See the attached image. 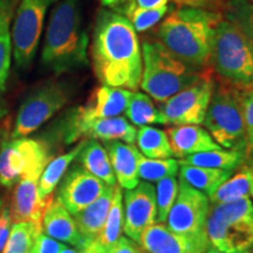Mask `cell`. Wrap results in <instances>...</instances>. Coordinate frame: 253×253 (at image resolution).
I'll list each match as a JSON object with an SVG mask.
<instances>
[{
	"label": "cell",
	"instance_id": "obj_1",
	"mask_svg": "<svg viewBox=\"0 0 253 253\" xmlns=\"http://www.w3.org/2000/svg\"><path fill=\"white\" fill-rule=\"evenodd\" d=\"M91 61L103 86L136 91L142 79V47L128 19L113 9H100L91 41Z\"/></svg>",
	"mask_w": 253,
	"mask_h": 253
},
{
	"label": "cell",
	"instance_id": "obj_2",
	"mask_svg": "<svg viewBox=\"0 0 253 253\" xmlns=\"http://www.w3.org/2000/svg\"><path fill=\"white\" fill-rule=\"evenodd\" d=\"M221 19L210 9L181 6L158 27V42L188 67L203 72L211 62L214 30Z\"/></svg>",
	"mask_w": 253,
	"mask_h": 253
},
{
	"label": "cell",
	"instance_id": "obj_3",
	"mask_svg": "<svg viewBox=\"0 0 253 253\" xmlns=\"http://www.w3.org/2000/svg\"><path fill=\"white\" fill-rule=\"evenodd\" d=\"M88 42L80 0H61L53 8L47 26L42 65L58 75L86 67Z\"/></svg>",
	"mask_w": 253,
	"mask_h": 253
},
{
	"label": "cell",
	"instance_id": "obj_4",
	"mask_svg": "<svg viewBox=\"0 0 253 253\" xmlns=\"http://www.w3.org/2000/svg\"><path fill=\"white\" fill-rule=\"evenodd\" d=\"M142 63L140 87L157 104L192 86L205 74L188 67L158 41L143 43Z\"/></svg>",
	"mask_w": 253,
	"mask_h": 253
},
{
	"label": "cell",
	"instance_id": "obj_5",
	"mask_svg": "<svg viewBox=\"0 0 253 253\" xmlns=\"http://www.w3.org/2000/svg\"><path fill=\"white\" fill-rule=\"evenodd\" d=\"M207 233L211 249L224 253H253L252 199L211 204Z\"/></svg>",
	"mask_w": 253,
	"mask_h": 253
},
{
	"label": "cell",
	"instance_id": "obj_6",
	"mask_svg": "<svg viewBox=\"0 0 253 253\" xmlns=\"http://www.w3.org/2000/svg\"><path fill=\"white\" fill-rule=\"evenodd\" d=\"M203 123L221 148L246 155L248 137L238 87L223 80L214 81Z\"/></svg>",
	"mask_w": 253,
	"mask_h": 253
},
{
	"label": "cell",
	"instance_id": "obj_7",
	"mask_svg": "<svg viewBox=\"0 0 253 253\" xmlns=\"http://www.w3.org/2000/svg\"><path fill=\"white\" fill-rule=\"evenodd\" d=\"M210 63L227 84L237 87L253 84L252 43L226 19H221L214 30Z\"/></svg>",
	"mask_w": 253,
	"mask_h": 253
},
{
	"label": "cell",
	"instance_id": "obj_8",
	"mask_svg": "<svg viewBox=\"0 0 253 253\" xmlns=\"http://www.w3.org/2000/svg\"><path fill=\"white\" fill-rule=\"evenodd\" d=\"M132 91L123 88L100 86L84 106L69 110L62 122L61 134L66 143L84 138L87 126L96 120L120 116L126 112Z\"/></svg>",
	"mask_w": 253,
	"mask_h": 253
},
{
	"label": "cell",
	"instance_id": "obj_9",
	"mask_svg": "<svg viewBox=\"0 0 253 253\" xmlns=\"http://www.w3.org/2000/svg\"><path fill=\"white\" fill-rule=\"evenodd\" d=\"M50 160L46 141L31 137L4 141L0 148V184L12 188L24 176L40 177Z\"/></svg>",
	"mask_w": 253,
	"mask_h": 253
},
{
	"label": "cell",
	"instance_id": "obj_10",
	"mask_svg": "<svg viewBox=\"0 0 253 253\" xmlns=\"http://www.w3.org/2000/svg\"><path fill=\"white\" fill-rule=\"evenodd\" d=\"M71 97L67 84L49 81L41 84L23 101L15 118L12 138L26 137L61 110Z\"/></svg>",
	"mask_w": 253,
	"mask_h": 253
},
{
	"label": "cell",
	"instance_id": "obj_11",
	"mask_svg": "<svg viewBox=\"0 0 253 253\" xmlns=\"http://www.w3.org/2000/svg\"><path fill=\"white\" fill-rule=\"evenodd\" d=\"M58 0H20L12 26L13 56L18 68L30 67L36 58L48 8Z\"/></svg>",
	"mask_w": 253,
	"mask_h": 253
},
{
	"label": "cell",
	"instance_id": "obj_12",
	"mask_svg": "<svg viewBox=\"0 0 253 253\" xmlns=\"http://www.w3.org/2000/svg\"><path fill=\"white\" fill-rule=\"evenodd\" d=\"M210 208V199L207 195L179 181L178 194L168 214L166 225L179 235L209 239L207 221Z\"/></svg>",
	"mask_w": 253,
	"mask_h": 253
},
{
	"label": "cell",
	"instance_id": "obj_13",
	"mask_svg": "<svg viewBox=\"0 0 253 253\" xmlns=\"http://www.w3.org/2000/svg\"><path fill=\"white\" fill-rule=\"evenodd\" d=\"M214 87V80L205 73L201 80L179 91L166 102L158 103V109L166 119V125L201 126L204 122Z\"/></svg>",
	"mask_w": 253,
	"mask_h": 253
},
{
	"label": "cell",
	"instance_id": "obj_14",
	"mask_svg": "<svg viewBox=\"0 0 253 253\" xmlns=\"http://www.w3.org/2000/svg\"><path fill=\"white\" fill-rule=\"evenodd\" d=\"M123 196V232L138 244L142 232L157 223L156 189L151 183L142 181L134 189L126 190Z\"/></svg>",
	"mask_w": 253,
	"mask_h": 253
},
{
	"label": "cell",
	"instance_id": "obj_15",
	"mask_svg": "<svg viewBox=\"0 0 253 253\" xmlns=\"http://www.w3.org/2000/svg\"><path fill=\"white\" fill-rule=\"evenodd\" d=\"M106 183L91 175L84 167L74 166L67 170L59 183L56 198L71 214H75L96 201L104 190Z\"/></svg>",
	"mask_w": 253,
	"mask_h": 253
},
{
	"label": "cell",
	"instance_id": "obj_16",
	"mask_svg": "<svg viewBox=\"0 0 253 253\" xmlns=\"http://www.w3.org/2000/svg\"><path fill=\"white\" fill-rule=\"evenodd\" d=\"M138 245L144 253H205L211 248L209 239L179 235L160 223L142 232Z\"/></svg>",
	"mask_w": 253,
	"mask_h": 253
},
{
	"label": "cell",
	"instance_id": "obj_17",
	"mask_svg": "<svg viewBox=\"0 0 253 253\" xmlns=\"http://www.w3.org/2000/svg\"><path fill=\"white\" fill-rule=\"evenodd\" d=\"M39 178L36 176H24L17 183L9 202V213L13 223L30 221L42 229V217L45 210L52 199L50 195L42 199L39 195Z\"/></svg>",
	"mask_w": 253,
	"mask_h": 253
},
{
	"label": "cell",
	"instance_id": "obj_18",
	"mask_svg": "<svg viewBox=\"0 0 253 253\" xmlns=\"http://www.w3.org/2000/svg\"><path fill=\"white\" fill-rule=\"evenodd\" d=\"M42 232L50 238L75 246L80 251L86 246L75 224L74 217L58 198L52 197L47 205L42 217Z\"/></svg>",
	"mask_w": 253,
	"mask_h": 253
},
{
	"label": "cell",
	"instance_id": "obj_19",
	"mask_svg": "<svg viewBox=\"0 0 253 253\" xmlns=\"http://www.w3.org/2000/svg\"><path fill=\"white\" fill-rule=\"evenodd\" d=\"M166 132L171 147L172 156L179 160L190 155L221 149L210 132L201 126H175Z\"/></svg>",
	"mask_w": 253,
	"mask_h": 253
},
{
	"label": "cell",
	"instance_id": "obj_20",
	"mask_svg": "<svg viewBox=\"0 0 253 253\" xmlns=\"http://www.w3.org/2000/svg\"><path fill=\"white\" fill-rule=\"evenodd\" d=\"M108 153L116 182L125 190L134 189L140 183L138 162L143 156L134 144H126L121 141L104 142Z\"/></svg>",
	"mask_w": 253,
	"mask_h": 253
},
{
	"label": "cell",
	"instance_id": "obj_21",
	"mask_svg": "<svg viewBox=\"0 0 253 253\" xmlns=\"http://www.w3.org/2000/svg\"><path fill=\"white\" fill-rule=\"evenodd\" d=\"M114 186H107L103 194L96 201L88 205L80 212L73 214L79 232L84 239V244L93 242L102 232L107 216H108L110 204L113 201Z\"/></svg>",
	"mask_w": 253,
	"mask_h": 253
},
{
	"label": "cell",
	"instance_id": "obj_22",
	"mask_svg": "<svg viewBox=\"0 0 253 253\" xmlns=\"http://www.w3.org/2000/svg\"><path fill=\"white\" fill-rule=\"evenodd\" d=\"M137 128L123 116L96 120L87 126L84 137L109 142L121 141L126 144H134Z\"/></svg>",
	"mask_w": 253,
	"mask_h": 253
},
{
	"label": "cell",
	"instance_id": "obj_23",
	"mask_svg": "<svg viewBox=\"0 0 253 253\" xmlns=\"http://www.w3.org/2000/svg\"><path fill=\"white\" fill-rule=\"evenodd\" d=\"M77 158L80 166L84 167L91 175L100 178L107 185H116L118 182H116L108 153L99 141L93 140V138H89V141H84Z\"/></svg>",
	"mask_w": 253,
	"mask_h": 253
},
{
	"label": "cell",
	"instance_id": "obj_24",
	"mask_svg": "<svg viewBox=\"0 0 253 253\" xmlns=\"http://www.w3.org/2000/svg\"><path fill=\"white\" fill-rule=\"evenodd\" d=\"M19 0H0V94L5 90L12 59L11 23Z\"/></svg>",
	"mask_w": 253,
	"mask_h": 253
},
{
	"label": "cell",
	"instance_id": "obj_25",
	"mask_svg": "<svg viewBox=\"0 0 253 253\" xmlns=\"http://www.w3.org/2000/svg\"><path fill=\"white\" fill-rule=\"evenodd\" d=\"M235 171L231 170L211 169V168L181 166L179 169V181L186 183L198 191L203 192L210 197L216 190L229 179Z\"/></svg>",
	"mask_w": 253,
	"mask_h": 253
},
{
	"label": "cell",
	"instance_id": "obj_26",
	"mask_svg": "<svg viewBox=\"0 0 253 253\" xmlns=\"http://www.w3.org/2000/svg\"><path fill=\"white\" fill-rule=\"evenodd\" d=\"M246 155L244 153L235 150H211L205 153L190 155L182 160H178L179 166H194L211 168V169L231 170L235 171L237 168H240L244 164Z\"/></svg>",
	"mask_w": 253,
	"mask_h": 253
},
{
	"label": "cell",
	"instance_id": "obj_27",
	"mask_svg": "<svg viewBox=\"0 0 253 253\" xmlns=\"http://www.w3.org/2000/svg\"><path fill=\"white\" fill-rule=\"evenodd\" d=\"M84 141L80 142L78 144V147H75L74 149L68 151V153L49 161V163L47 164L42 173H41L39 178V184H38V186H39V195L41 198L47 199L50 195H53V191L59 185V183L61 182L65 173L69 169V166H71L73 161L77 160L82 145H84Z\"/></svg>",
	"mask_w": 253,
	"mask_h": 253
},
{
	"label": "cell",
	"instance_id": "obj_28",
	"mask_svg": "<svg viewBox=\"0 0 253 253\" xmlns=\"http://www.w3.org/2000/svg\"><path fill=\"white\" fill-rule=\"evenodd\" d=\"M126 119L135 126L166 125V119L148 94L132 91L126 109Z\"/></svg>",
	"mask_w": 253,
	"mask_h": 253
},
{
	"label": "cell",
	"instance_id": "obj_29",
	"mask_svg": "<svg viewBox=\"0 0 253 253\" xmlns=\"http://www.w3.org/2000/svg\"><path fill=\"white\" fill-rule=\"evenodd\" d=\"M136 143L140 153L147 158L166 160L172 157L169 138L167 132L162 129L151 126H140L136 135Z\"/></svg>",
	"mask_w": 253,
	"mask_h": 253
},
{
	"label": "cell",
	"instance_id": "obj_30",
	"mask_svg": "<svg viewBox=\"0 0 253 253\" xmlns=\"http://www.w3.org/2000/svg\"><path fill=\"white\" fill-rule=\"evenodd\" d=\"M125 226V212H123V194L122 188L116 184L114 188L113 201L110 204L108 216L104 223L102 232L97 237V240L109 250L118 242L123 233Z\"/></svg>",
	"mask_w": 253,
	"mask_h": 253
},
{
	"label": "cell",
	"instance_id": "obj_31",
	"mask_svg": "<svg viewBox=\"0 0 253 253\" xmlns=\"http://www.w3.org/2000/svg\"><path fill=\"white\" fill-rule=\"evenodd\" d=\"M112 9L128 19L136 32H145L160 23L168 14L170 7L166 6L158 9H147L136 5L135 0H128Z\"/></svg>",
	"mask_w": 253,
	"mask_h": 253
},
{
	"label": "cell",
	"instance_id": "obj_32",
	"mask_svg": "<svg viewBox=\"0 0 253 253\" xmlns=\"http://www.w3.org/2000/svg\"><path fill=\"white\" fill-rule=\"evenodd\" d=\"M250 197V169L243 167L209 197L210 204H224Z\"/></svg>",
	"mask_w": 253,
	"mask_h": 253
},
{
	"label": "cell",
	"instance_id": "obj_33",
	"mask_svg": "<svg viewBox=\"0 0 253 253\" xmlns=\"http://www.w3.org/2000/svg\"><path fill=\"white\" fill-rule=\"evenodd\" d=\"M179 171L178 160H153L144 156L138 162V177L143 182L157 183L168 177H176Z\"/></svg>",
	"mask_w": 253,
	"mask_h": 253
},
{
	"label": "cell",
	"instance_id": "obj_34",
	"mask_svg": "<svg viewBox=\"0 0 253 253\" xmlns=\"http://www.w3.org/2000/svg\"><path fill=\"white\" fill-rule=\"evenodd\" d=\"M40 232H42V229L30 221L13 223L7 243L1 253H30L34 240Z\"/></svg>",
	"mask_w": 253,
	"mask_h": 253
},
{
	"label": "cell",
	"instance_id": "obj_35",
	"mask_svg": "<svg viewBox=\"0 0 253 253\" xmlns=\"http://www.w3.org/2000/svg\"><path fill=\"white\" fill-rule=\"evenodd\" d=\"M226 20L238 27L253 46V5L249 0H229L224 8Z\"/></svg>",
	"mask_w": 253,
	"mask_h": 253
},
{
	"label": "cell",
	"instance_id": "obj_36",
	"mask_svg": "<svg viewBox=\"0 0 253 253\" xmlns=\"http://www.w3.org/2000/svg\"><path fill=\"white\" fill-rule=\"evenodd\" d=\"M155 189H156L157 223L166 224L168 214L171 210L178 194V182L175 177H168L157 182Z\"/></svg>",
	"mask_w": 253,
	"mask_h": 253
},
{
	"label": "cell",
	"instance_id": "obj_37",
	"mask_svg": "<svg viewBox=\"0 0 253 253\" xmlns=\"http://www.w3.org/2000/svg\"><path fill=\"white\" fill-rule=\"evenodd\" d=\"M238 88L243 115H244L246 137H248L246 156H249V155H253V84L252 86Z\"/></svg>",
	"mask_w": 253,
	"mask_h": 253
},
{
	"label": "cell",
	"instance_id": "obj_38",
	"mask_svg": "<svg viewBox=\"0 0 253 253\" xmlns=\"http://www.w3.org/2000/svg\"><path fill=\"white\" fill-rule=\"evenodd\" d=\"M63 246L65 245L61 244L59 240L50 238L43 232H40L34 240L30 253H60Z\"/></svg>",
	"mask_w": 253,
	"mask_h": 253
},
{
	"label": "cell",
	"instance_id": "obj_39",
	"mask_svg": "<svg viewBox=\"0 0 253 253\" xmlns=\"http://www.w3.org/2000/svg\"><path fill=\"white\" fill-rule=\"evenodd\" d=\"M11 224L12 218L11 213H9V207L5 203L1 210H0V253L4 251L6 243H7Z\"/></svg>",
	"mask_w": 253,
	"mask_h": 253
},
{
	"label": "cell",
	"instance_id": "obj_40",
	"mask_svg": "<svg viewBox=\"0 0 253 253\" xmlns=\"http://www.w3.org/2000/svg\"><path fill=\"white\" fill-rule=\"evenodd\" d=\"M110 253H143L140 245L126 236H121L110 249Z\"/></svg>",
	"mask_w": 253,
	"mask_h": 253
},
{
	"label": "cell",
	"instance_id": "obj_41",
	"mask_svg": "<svg viewBox=\"0 0 253 253\" xmlns=\"http://www.w3.org/2000/svg\"><path fill=\"white\" fill-rule=\"evenodd\" d=\"M169 0H135L136 5L147 9H158L168 6Z\"/></svg>",
	"mask_w": 253,
	"mask_h": 253
},
{
	"label": "cell",
	"instance_id": "obj_42",
	"mask_svg": "<svg viewBox=\"0 0 253 253\" xmlns=\"http://www.w3.org/2000/svg\"><path fill=\"white\" fill-rule=\"evenodd\" d=\"M82 253H110V250L106 246H103L97 239H94L93 242L88 243L82 250Z\"/></svg>",
	"mask_w": 253,
	"mask_h": 253
},
{
	"label": "cell",
	"instance_id": "obj_43",
	"mask_svg": "<svg viewBox=\"0 0 253 253\" xmlns=\"http://www.w3.org/2000/svg\"><path fill=\"white\" fill-rule=\"evenodd\" d=\"M176 4L181 6H190V7H201L204 8L205 6L210 4L212 0H172Z\"/></svg>",
	"mask_w": 253,
	"mask_h": 253
},
{
	"label": "cell",
	"instance_id": "obj_44",
	"mask_svg": "<svg viewBox=\"0 0 253 253\" xmlns=\"http://www.w3.org/2000/svg\"><path fill=\"white\" fill-rule=\"evenodd\" d=\"M101 4H102L104 7H109V8H114L116 6L123 4V2L128 1V0H100Z\"/></svg>",
	"mask_w": 253,
	"mask_h": 253
},
{
	"label": "cell",
	"instance_id": "obj_45",
	"mask_svg": "<svg viewBox=\"0 0 253 253\" xmlns=\"http://www.w3.org/2000/svg\"><path fill=\"white\" fill-rule=\"evenodd\" d=\"M250 169V196L253 199V166L249 167Z\"/></svg>",
	"mask_w": 253,
	"mask_h": 253
},
{
	"label": "cell",
	"instance_id": "obj_46",
	"mask_svg": "<svg viewBox=\"0 0 253 253\" xmlns=\"http://www.w3.org/2000/svg\"><path fill=\"white\" fill-rule=\"evenodd\" d=\"M60 253H82V251H80V250H75V249H71L68 248V246H63L61 252Z\"/></svg>",
	"mask_w": 253,
	"mask_h": 253
},
{
	"label": "cell",
	"instance_id": "obj_47",
	"mask_svg": "<svg viewBox=\"0 0 253 253\" xmlns=\"http://www.w3.org/2000/svg\"><path fill=\"white\" fill-rule=\"evenodd\" d=\"M6 203V199L4 196H2L1 192H0V210H1V208L4 207V204Z\"/></svg>",
	"mask_w": 253,
	"mask_h": 253
},
{
	"label": "cell",
	"instance_id": "obj_48",
	"mask_svg": "<svg viewBox=\"0 0 253 253\" xmlns=\"http://www.w3.org/2000/svg\"><path fill=\"white\" fill-rule=\"evenodd\" d=\"M205 253H224V252H220V251H217V250H214V249H209L208 250V251L207 252H205Z\"/></svg>",
	"mask_w": 253,
	"mask_h": 253
},
{
	"label": "cell",
	"instance_id": "obj_49",
	"mask_svg": "<svg viewBox=\"0 0 253 253\" xmlns=\"http://www.w3.org/2000/svg\"><path fill=\"white\" fill-rule=\"evenodd\" d=\"M2 131H1V129H0V148H1V144H2Z\"/></svg>",
	"mask_w": 253,
	"mask_h": 253
},
{
	"label": "cell",
	"instance_id": "obj_50",
	"mask_svg": "<svg viewBox=\"0 0 253 253\" xmlns=\"http://www.w3.org/2000/svg\"><path fill=\"white\" fill-rule=\"evenodd\" d=\"M251 1H252V2H253V0H251Z\"/></svg>",
	"mask_w": 253,
	"mask_h": 253
}]
</instances>
